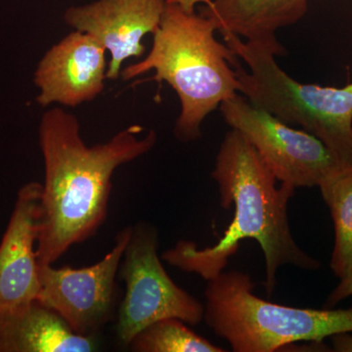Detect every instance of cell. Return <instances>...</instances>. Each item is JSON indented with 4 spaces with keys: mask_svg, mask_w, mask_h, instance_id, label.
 I'll use <instances>...</instances> for the list:
<instances>
[{
    "mask_svg": "<svg viewBox=\"0 0 352 352\" xmlns=\"http://www.w3.org/2000/svg\"><path fill=\"white\" fill-rule=\"evenodd\" d=\"M308 0H212L201 15L222 34H233L247 41L268 46L283 55L276 32L295 25L307 12Z\"/></svg>",
    "mask_w": 352,
    "mask_h": 352,
    "instance_id": "cell-13",
    "label": "cell"
},
{
    "mask_svg": "<svg viewBox=\"0 0 352 352\" xmlns=\"http://www.w3.org/2000/svg\"><path fill=\"white\" fill-rule=\"evenodd\" d=\"M166 6V0H97L69 7L64 20L110 52L107 78L113 80L119 78L124 61L144 54L142 39L157 31Z\"/></svg>",
    "mask_w": 352,
    "mask_h": 352,
    "instance_id": "cell-9",
    "label": "cell"
},
{
    "mask_svg": "<svg viewBox=\"0 0 352 352\" xmlns=\"http://www.w3.org/2000/svg\"><path fill=\"white\" fill-rule=\"evenodd\" d=\"M107 78L106 50L91 36L75 31L53 45L39 63L36 82L41 106L76 107L94 100Z\"/></svg>",
    "mask_w": 352,
    "mask_h": 352,
    "instance_id": "cell-10",
    "label": "cell"
},
{
    "mask_svg": "<svg viewBox=\"0 0 352 352\" xmlns=\"http://www.w3.org/2000/svg\"><path fill=\"white\" fill-rule=\"evenodd\" d=\"M226 124L244 135L278 182L314 187L342 166L318 138L254 107L240 94L220 104Z\"/></svg>",
    "mask_w": 352,
    "mask_h": 352,
    "instance_id": "cell-7",
    "label": "cell"
},
{
    "mask_svg": "<svg viewBox=\"0 0 352 352\" xmlns=\"http://www.w3.org/2000/svg\"><path fill=\"white\" fill-rule=\"evenodd\" d=\"M254 286L239 270H224L208 281L204 320L233 351L274 352L298 342H322L352 333V307H286L258 298Z\"/></svg>",
    "mask_w": 352,
    "mask_h": 352,
    "instance_id": "cell-5",
    "label": "cell"
},
{
    "mask_svg": "<svg viewBox=\"0 0 352 352\" xmlns=\"http://www.w3.org/2000/svg\"><path fill=\"white\" fill-rule=\"evenodd\" d=\"M214 23L166 3L154 34L152 50L138 63L122 69L124 80L155 71L152 80L175 89L182 112L175 129L182 141L201 136V124L220 104L239 94L240 82L232 64L237 55L214 36Z\"/></svg>",
    "mask_w": 352,
    "mask_h": 352,
    "instance_id": "cell-3",
    "label": "cell"
},
{
    "mask_svg": "<svg viewBox=\"0 0 352 352\" xmlns=\"http://www.w3.org/2000/svg\"><path fill=\"white\" fill-rule=\"evenodd\" d=\"M97 335L72 330L54 310L38 300L0 311V352H91Z\"/></svg>",
    "mask_w": 352,
    "mask_h": 352,
    "instance_id": "cell-12",
    "label": "cell"
},
{
    "mask_svg": "<svg viewBox=\"0 0 352 352\" xmlns=\"http://www.w3.org/2000/svg\"><path fill=\"white\" fill-rule=\"evenodd\" d=\"M132 232L126 226L98 263L83 268H56L38 263L39 302L54 310L78 335H97L113 316L117 298L116 278Z\"/></svg>",
    "mask_w": 352,
    "mask_h": 352,
    "instance_id": "cell-8",
    "label": "cell"
},
{
    "mask_svg": "<svg viewBox=\"0 0 352 352\" xmlns=\"http://www.w3.org/2000/svg\"><path fill=\"white\" fill-rule=\"evenodd\" d=\"M212 177L219 186L221 208H235L230 226L212 247L200 249L192 241H178L173 249L164 252V261L210 281L226 270L242 241L256 240L265 261L264 288L268 296L274 292L281 266L307 271L320 268V261L302 251L292 234L288 205L296 187L282 182L277 186L272 171L236 129L224 136Z\"/></svg>",
    "mask_w": 352,
    "mask_h": 352,
    "instance_id": "cell-2",
    "label": "cell"
},
{
    "mask_svg": "<svg viewBox=\"0 0 352 352\" xmlns=\"http://www.w3.org/2000/svg\"><path fill=\"white\" fill-rule=\"evenodd\" d=\"M41 188L30 182L18 192L0 242V311L38 298L41 283L36 242Z\"/></svg>",
    "mask_w": 352,
    "mask_h": 352,
    "instance_id": "cell-11",
    "label": "cell"
},
{
    "mask_svg": "<svg viewBox=\"0 0 352 352\" xmlns=\"http://www.w3.org/2000/svg\"><path fill=\"white\" fill-rule=\"evenodd\" d=\"M352 296V273L349 276L340 280V283L333 289L332 293L329 295L326 300L325 307L333 308Z\"/></svg>",
    "mask_w": 352,
    "mask_h": 352,
    "instance_id": "cell-16",
    "label": "cell"
},
{
    "mask_svg": "<svg viewBox=\"0 0 352 352\" xmlns=\"http://www.w3.org/2000/svg\"><path fill=\"white\" fill-rule=\"evenodd\" d=\"M237 55L232 65L239 94L254 107L319 139L342 164H352V82L346 87L305 85L280 68L268 46L222 34Z\"/></svg>",
    "mask_w": 352,
    "mask_h": 352,
    "instance_id": "cell-4",
    "label": "cell"
},
{
    "mask_svg": "<svg viewBox=\"0 0 352 352\" xmlns=\"http://www.w3.org/2000/svg\"><path fill=\"white\" fill-rule=\"evenodd\" d=\"M142 131V126H129L107 142L88 147L75 116L58 107L44 113L39 127L45 175L39 206L38 263H56L103 226L113 173L156 145V132L140 138Z\"/></svg>",
    "mask_w": 352,
    "mask_h": 352,
    "instance_id": "cell-1",
    "label": "cell"
},
{
    "mask_svg": "<svg viewBox=\"0 0 352 352\" xmlns=\"http://www.w3.org/2000/svg\"><path fill=\"white\" fill-rule=\"evenodd\" d=\"M333 351L352 352V335L351 333H338L331 337Z\"/></svg>",
    "mask_w": 352,
    "mask_h": 352,
    "instance_id": "cell-17",
    "label": "cell"
},
{
    "mask_svg": "<svg viewBox=\"0 0 352 352\" xmlns=\"http://www.w3.org/2000/svg\"><path fill=\"white\" fill-rule=\"evenodd\" d=\"M129 349L135 352H224L178 318L160 319L142 329Z\"/></svg>",
    "mask_w": 352,
    "mask_h": 352,
    "instance_id": "cell-15",
    "label": "cell"
},
{
    "mask_svg": "<svg viewBox=\"0 0 352 352\" xmlns=\"http://www.w3.org/2000/svg\"><path fill=\"white\" fill-rule=\"evenodd\" d=\"M318 187L335 228L330 267L335 276L342 280L352 273V164L336 168Z\"/></svg>",
    "mask_w": 352,
    "mask_h": 352,
    "instance_id": "cell-14",
    "label": "cell"
},
{
    "mask_svg": "<svg viewBox=\"0 0 352 352\" xmlns=\"http://www.w3.org/2000/svg\"><path fill=\"white\" fill-rule=\"evenodd\" d=\"M166 3L175 4L187 13H195V6L205 3L206 6H212V0H166Z\"/></svg>",
    "mask_w": 352,
    "mask_h": 352,
    "instance_id": "cell-18",
    "label": "cell"
},
{
    "mask_svg": "<svg viewBox=\"0 0 352 352\" xmlns=\"http://www.w3.org/2000/svg\"><path fill=\"white\" fill-rule=\"evenodd\" d=\"M159 233L147 222L132 226L120 265L126 291L118 314L116 335L129 346L142 329L160 319L178 318L188 325L204 320L205 305L176 285L159 254Z\"/></svg>",
    "mask_w": 352,
    "mask_h": 352,
    "instance_id": "cell-6",
    "label": "cell"
}]
</instances>
